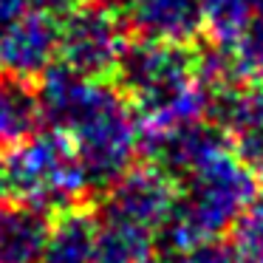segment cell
Here are the masks:
<instances>
[{
    "mask_svg": "<svg viewBox=\"0 0 263 263\" xmlns=\"http://www.w3.org/2000/svg\"><path fill=\"white\" fill-rule=\"evenodd\" d=\"M114 74L136 108L142 133L204 119L212 110L215 91L201 80L198 57L184 46L139 40L125 46Z\"/></svg>",
    "mask_w": 263,
    "mask_h": 263,
    "instance_id": "2",
    "label": "cell"
},
{
    "mask_svg": "<svg viewBox=\"0 0 263 263\" xmlns=\"http://www.w3.org/2000/svg\"><path fill=\"white\" fill-rule=\"evenodd\" d=\"M40 80V119L71 139L91 187H110L133 167L142 147V125L130 99L68 65H54Z\"/></svg>",
    "mask_w": 263,
    "mask_h": 263,
    "instance_id": "1",
    "label": "cell"
},
{
    "mask_svg": "<svg viewBox=\"0 0 263 263\" xmlns=\"http://www.w3.org/2000/svg\"><path fill=\"white\" fill-rule=\"evenodd\" d=\"M198 3L201 14H204V26L215 37L218 48H229L238 40L246 20L252 17V9H255V0H198Z\"/></svg>",
    "mask_w": 263,
    "mask_h": 263,
    "instance_id": "16",
    "label": "cell"
},
{
    "mask_svg": "<svg viewBox=\"0 0 263 263\" xmlns=\"http://www.w3.org/2000/svg\"><path fill=\"white\" fill-rule=\"evenodd\" d=\"M125 20L105 3H85L65 14L60 23L63 65L82 77L105 80L116 71L125 51Z\"/></svg>",
    "mask_w": 263,
    "mask_h": 263,
    "instance_id": "5",
    "label": "cell"
},
{
    "mask_svg": "<svg viewBox=\"0 0 263 263\" xmlns=\"http://www.w3.org/2000/svg\"><path fill=\"white\" fill-rule=\"evenodd\" d=\"M34 3L43 9V12H48V14H57V12L68 14V12H74V9L91 3V0H34Z\"/></svg>",
    "mask_w": 263,
    "mask_h": 263,
    "instance_id": "19",
    "label": "cell"
},
{
    "mask_svg": "<svg viewBox=\"0 0 263 263\" xmlns=\"http://www.w3.org/2000/svg\"><path fill=\"white\" fill-rule=\"evenodd\" d=\"M40 119L37 93L26 82L0 77V147H12L31 136Z\"/></svg>",
    "mask_w": 263,
    "mask_h": 263,
    "instance_id": "14",
    "label": "cell"
},
{
    "mask_svg": "<svg viewBox=\"0 0 263 263\" xmlns=\"http://www.w3.org/2000/svg\"><path fill=\"white\" fill-rule=\"evenodd\" d=\"M122 20L142 40L190 46L204 29L198 0H125Z\"/></svg>",
    "mask_w": 263,
    "mask_h": 263,
    "instance_id": "9",
    "label": "cell"
},
{
    "mask_svg": "<svg viewBox=\"0 0 263 263\" xmlns=\"http://www.w3.org/2000/svg\"><path fill=\"white\" fill-rule=\"evenodd\" d=\"M0 184L14 201L46 212H65L91 187L80 156L65 133H31L12 144L0 161Z\"/></svg>",
    "mask_w": 263,
    "mask_h": 263,
    "instance_id": "4",
    "label": "cell"
},
{
    "mask_svg": "<svg viewBox=\"0 0 263 263\" xmlns=\"http://www.w3.org/2000/svg\"><path fill=\"white\" fill-rule=\"evenodd\" d=\"M97 257V218L85 210H65L51 223L46 252L40 263H93Z\"/></svg>",
    "mask_w": 263,
    "mask_h": 263,
    "instance_id": "12",
    "label": "cell"
},
{
    "mask_svg": "<svg viewBox=\"0 0 263 263\" xmlns=\"http://www.w3.org/2000/svg\"><path fill=\"white\" fill-rule=\"evenodd\" d=\"M51 235V212L26 201L0 204V263H40Z\"/></svg>",
    "mask_w": 263,
    "mask_h": 263,
    "instance_id": "11",
    "label": "cell"
},
{
    "mask_svg": "<svg viewBox=\"0 0 263 263\" xmlns=\"http://www.w3.org/2000/svg\"><path fill=\"white\" fill-rule=\"evenodd\" d=\"M176 195H178L176 181L167 173H161L156 164L130 167L125 176L116 178L108 187L102 218L125 221L159 235L173 212Z\"/></svg>",
    "mask_w": 263,
    "mask_h": 263,
    "instance_id": "6",
    "label": "cell"
},
{
    "mask_svg": "<svg viewBox=\"0 0 263 263\" xmlns=\"http://www.w3.org/2000/svg\"><path fill=\"white\" fill-rule=\"evenodd\" d=\"M60 57V23L48 12H23L0 31V77L40 80Z\"/></svg>",
    "mask_w": 263,
    "mask_h": 263,
    "instance_id": "8",
    "label": "cell"
},
{
    "mask_svg": "<svg viewBox=\"0 0 263 263\" xmlns=\"http://www.w3.org/2000/svg\"><path fill=\"white\" fill-rule=\"evenodd\" d=\"M257 198V176L235 153H223L184 178L161 238L173 252L218 240Z\"/></svg>",
    "mask_w": 263,
    "mask_h": 263,
    "instance_id": "3",
    "label": "cell"
},
{
    "mask_svg": "<svg viewBox=\"0 0 263 263\" xmlns=\"http://www.w3.org/2000/svg\"><path fill=\"white\" fill-rule=\"evenodd\" d=\"M142 144L153 156V164L176 181L187 178L212 159L229 153V136L218 122L193 119L164 130L142 133Z\"/></svg>",
    "mask_w": 263,
    "mask_h": 263,
    "instance_id": "7",
    "label": "cell"
},
{
    "mask_svg": "<svg viewBox=\"0 0 263 263\" xmlns=\"http://www.w3.org/2000/svg\"><path fill=\"white\" fill-rule=\"evenodd\" d=\"M235 249L243 263H263V198H255L235 221Z\"/></svg>",
    "mask_w": 263,
    "mask_h": 263,
    "instance_id": "17",
    "label": "cell"
},
{
    "mask_svg": "<svg viewBox=\"0 0 263 263\" xmlns=\"http://www.w3.org/2000/svg\"><path fill=\"white\" fill-rule=\"evenodd\" d=\"M26 6H29V0H0V31L9 23H14L23 12H29Z\"/></svg>",
    "mask_w": 263,
    "mask_h": 263,
    "instance_id": "18",
    "label": "cell"
},
{
    "mask_svg": "<svg viewBox=\"0 0 263 263\" xmlns=\"http://www.w3.org/2000/svg\"><path fill=\"white\" fill-rule=\"evenodd\" d=\"M156 238L150 229L125 221H97V257L93 263H153Z\"/></svg>",
    "mask_w": 263,
    "mask_h": 263,
    "instance_id": "13",
    "label": "cell"
},
{
    "mask_svg": "<svg viewBox=\"0 0 263 263\" xmlns=\"http://www.w3.org/2000/svg\"><path fill=\"white\" fill-rule=\"evenodd\" d=\"M210 116L227 130L240 161L252 170L263 164V88H221L212 97Z\"/></svg>",
    "mask_w": 263,
    "mask_h": 263,
    "instance_id": "10",
    "label": "cell"
},
{
    "mask_svg": "<svg viewBox=\"0 0 263 263\" xmlns=\"http://www.w3.org/2000/svg\"><path fill=\"white\" fill-rule=\"evenodd\" d=\"M232 63L235 80L246 85L263 88V6L255 3L252 17L246 20L243 31L229 48H223Z\"/></svg>",
    "mask_w": 263,
    "mask_h": 263,
    "instance_id": "15",
    "label": "cell"
}]
</instances>
